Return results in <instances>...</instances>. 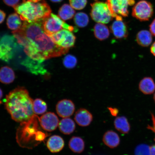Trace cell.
I'll return each instance as SVG.
<instances>
[{"instance_id": "4dcf8cb0", "label": "cell", "mask_w": 155, "mask_h": 155, "mask_svg": "<svg viewBox=\"0 0 155 155\" xmlns=\"http://www.w3.org/2000/svg\"><path fill=\"white\" fill-rule=\"evenodd\" d=\"M70 4L73 9L80 10L86 6L87 0H69Z\"/></svg>"}, {"instance_id": "9c48e42d", "label": "cell", "mask_w": 155, "mask_h": 155, "mask_svg": "<svg viewBox=\"0 0 155 155\" xmlns=\"http://www.w3.org/2000/svg\"><path fill=\"white\" fill-rule=\"evenodd\" d=\"M55 43L59 47L69 49L74 46L76 37L71 31L63 29L50 36Z\"/></svg>"}, {"instance_id": "ba28073f", "label": "cell", "mask_w": 155, "mask_h": 155, "mask_svg": "<svg viewBox=\"0 0 155 155\" xmlns=\"http://www.w3.org/2000/svg\"><path fill=\"white\" fill-rule=\"evenodd\" d=\"M108 7L113 18L119 16L127 17L129 15V6L134 5V0H107Z\"/></svg>"}, {"instance_id": "4fadbf2b", "label": "cell", "mask_w": 155, "mask_h": 155, "mask_svg": "<svg viewBox=\"0 0 155 155\" xmlns=\"http://www.w3.org/2000/svg\"><path fill=\"white\" fill-rule=\"evenodd\" d=\"M56 111L60 117L67 118L73 115L75 110L74 103L71 100L64 99L58 102L56 105Z\"/></svg>"}, {"instance_id": "d6a6232c", "label": "cell", "mask_w": 155, "mask_h": 155, "mask_svg": "<svg viewBox=\"0 0 155 155\" xmlns=\"http://www.w3.org/2000/svg\"><path fill=\"white\" fill-rule=\"evenodd\" d=\"M150 28L151 34L155 36V19L151 23L150 26Z\"/></svg>"}, {"instance_id": "f1b7e54d", "label": "cell", "mask_w": 155, "mask_h": 155, "mask_svg": "<svg viewBox=\"0 0 155 155\" xmlns=\"http://www.w3.org/2000/svg\"><path fill=\"white\" fill-rule=\"evenodd\" d=\"M77 62L76 58L71 55H67L63 60L64 65L68 68L71 69L74 67Z\"/></svg>"}, {"instance_id": "7402d4cb", "label": "cell", "mask_w": 155, "mask_h": 155, "mask_svg": "<svg viewBox=\"0 0 155 155\" xmlns=\"http://www.w3.org/2000/svg\"><path fill=\"white\" fill-rule=\"evenodd\" d=\"M136 40L139 45L143 47H148L152 42V34L147 30L140 31L137 35Z\"/></svg>"}, {"instance_id": "74e56055", "label": "cell", "mask_w": 155, "mask_h": 155, "mask_svg": "<svg viewBox=\"0 0 155 155\" xmlns=\"http://www.w3.org/2000/svg\"><path fill=\"white\" fill-rule=\"evenodd\" d=\"M151 155H155V144L150 147Z\"/></svg>"}, {"instance_id": "603a6c76", "label": "cell", "mask_w": 155, "mask_h": 155, "mask_svg": "<svg viewBox=\"0 0 155 155\" xmlns=\"http://www.w3.org/2000/svg\"><path fill=\"white\" fill-rule=\"evenodd\" d=\"M69 148L73 152L81 153L84 150V141L80 137H73L69 140Z\"/></svg>"}, {"instance_id": "cb8c5ba5", "label": "cell", "mask_w": 155, "mask_h": 155, "mask_svg": "<svg viewBox=\"0 0 155 155\" xmlns=\"http://www.w3.org/2000/svg\"><path fill=\"white\" fill-rule=\"evenodd\" d=\"M115 129L123 134H127L130 129V126L127 118L125 116L116 117L114 122Z\"/></svg>"}, {"instance_id": "60d3db41", "label": "cell", "mask_w": 155, "mask_h": 155, "mask_svg": "<svg viewBox=\"0 0 155 155\" xmlns=\"http://www.w3.org/2000/svg\"><path fill=\"white\" fill-rule=\"evenodd\" d=\"M28 1L33 2H38L41 1V0H28Z\"/></svg>"}, {"instance_id": "ab89813d", "label": "cell", "mask_w": 155, "mask_h": 155, "mask_svg": "<svg viewBox=\"0 0 155 155\" xmlns=\"http://www.w3.org/2000/svg\"><path fill=\"white\" fill-rule=\"evenodd\" d=\"M3 97V92L1 89L0 88V104L1 103V100Z\"/></svg>"}, {"instance_id": "484cf974", "label": "cell", "mask_w": 155, "mask_h": 155, "mask_svg": "<svg viewBox=\"0 0 155 155\" xmlns=\"http://www.w3.org/2000/svg\"><path fill=\"white\" fill-rule=\"evenodd\" d=\"M75 13L74 10L70 5L65 4L58 11V16L63 21L68 20L74 16Z\"/></svg>"}, {"instance_id": "2e32d148", "label": "cell", "mask_w": 155, "mask_h": 155, "mask_svg": "<svg viewBox=\"0 0 155 155\" xmlns=\"http://www.w3.org/2000/svg\"><path fill=\"white\" fill-rule=\"evenodd\" d=\"M47 146L52 153L59 152L63 150L64 146V141L60 136L54 135L48 139Z\"/></svg>"}, {"instance_id": "f35d334b", "label": "cell", "mask_w": 155, "mask_h": 155, "mask_svg": "<svg viewBox=\"0 0 155 155\" xmlns=\"http://www.w3.org/2000/svg\"><path fill=\"white\" fill-rule=\"evenodd\" d=\"M52 2L58 3L61 2L63 0H50Z\"/></svg>"}, {"instance_id": "e575fe53", "label": "cell", "mask_w": 155, "mask_h": 155, "mask_svg": "<svg viewBox=\"0 0 155 155\" xmlns=\"http://www.w3.org/2000/svg\"><path fill=\"white\" fill-rule=\"evenodd\" d=\"M6 14L4 12L0 9V24L2 23L5 18Z\"/></svg>"}, {"instance_id": "e0dca14e", "label": "cell", "mask_w": 155, "mask_h": 155, "mask_svg": "<svg viewBox=\"0 0 155 155\" xmlns=\"http://www.w3.org/2000/svg\"><path fill=\"white\" fill-rule=\"evenodd\" d=\"M103 141L106 146L111 148H116L120 143L119 135L115 132L112 130L108 131L104 134Z\"/></svg>"}, {"instance_id": "b9f144b4", "label": "cell", "mask_w": 155, "mask_h": 155, "mask_svg": "<svg viewBox=\"0 0 155 155\" xmlns=\"http://www.w3.org/2000/svg\"><path fill=\"white\" fill-rule=\"evenodd\" d=\"M153 98H154V102H155V94H154Z\"/></svg>"}, {"instance_id": "8992f818", "label": "cell", "mask_w": 155, "mask_h": 155, "mask_svg": "<svg viewBox=\"0 0 155 155\" xmlns=\"http://www.w3.org/2000/svg\"><path fill=\"white\" fill-rule=\"evenodd\" d=\"M42 25L45 32L49 36L63 29L71 32H77L78 31L77 28L67 24L59 16L53 13L44 19Z\"/></svg>"}, {"instance_id": "f546056e", "label": "cell", "mask_w": 155, "mask_h": 155, "mask_svg": "<svg viewBox=\"0 0 155 155\" xmlns=\"http://www.w3.org/2000/svg\"><path fill=\"white\" fill-rule=\"evenodd\" d=\"M135 155H151L150 147L145 144L137 146L135 151Z\"/></svg>"}, {"instance_id": "8fae6325", "label": "cell", "mask_w": 155, "mask_h": 155, "mask_svg": "<svg viewBox=\"0 0 155 155\" xmlns=\"http://www.w3.org/2000/svg\"><path fill=\"white\" fill-rule=\"evenodd\" d=\"M44 61L32 59L28 56L21 62V64L26 67L29 72L33 74L45 75L47 74L48 71L45 67Z\"/></svg>"}, {"instance_id": "52a82bcc", "label": "cell", "mask_w": 155, "mask_h": 155, "mask_svg": "<svg viewBox=\"0 0 155 155\" xmlns=\"http://www.w3.org/2000/svg\"><path fill=\"white\" fill-rule=\"evenodd\" d=\"M91 6L92 8L91 16L95 22L107 24L113 19V17L106 2H96L91 4Z\"/></svg>"}, {"instance_id": "5bb4252c", "label": "cell", "mask_w": 155, "mask_h": 155, "mask_svg": "<svg viewBox=\"0 0 155 155\" xmlns=\"http://www.w3.org/2000/svg\"><path fill=\"white\" fill-rule=\"evenodd\" d=\"M110 30L115 37L119 39L125 38L128 35L127 26L123 19H116L110 27Z\"/></svg>"}, {"instance_id": "836d02e7", "label": "cell", "mask_w": 155, "mask_h": 155, "mask_svg": "<svg viewBox=\"0 0 155 155\" xmlns=\"http://www.w3.org/2000/svg\"><path fill=\"white\" fill-rule=\"evenodd\" d=\"M108 109L111 112V115L114 116H117L118 113H119V111L117 108L109 107Z\"/></svg>"}, {"instance_id": "4316f807", "label": "cell", "mask_w": 155, "mask_h": 155, "mask_svg": "<svg viewBox=\"0 0 155 155\" xmlns=\"http://www.w3.org/2000/svg\"><path fill=\"white\" fill-rule=\"evenodd\" d=\"M74 21L77 26L81 28H84L88 24L89 17L86 13L82 12H78L75 14Z\"/></svg>"}, {"instance_id": "44dd1931", "label": "cell", "mask_w": 155, "mask_h": 155, "mask_svg": "<svg viewBox=\"0 0 155 155\" xmlns=\"http://www.w3.org/2000/svg\"><path fill=\"white\" fill-rule=\"evenodd\" d=\"M94 31L95 37L100 41L105 40L110 36L109 29L106 25L101 23L96 24L94 27Z\"/></svg>"}, {"instance_id": "5b68a950", "label": "cell", "mask_w": 155, "mask_h": 155, "mask_svg": "<svg viewBox=\"0 0 155 155\" xmlns=\"http://www.w3.org/2000/svg\"><path fill=\"white\" fill-rule=\"evenodd\" d=\"M20 46L13 35H5L0 38V60L8 63L14 58Z\"/></svg>"}, {"instance_id": "277c9868", "label": "cell", "mask_w": 155, "mask_h": 155, "mask_svg": "<svg viewBox=\"0 0 155 155\" xmlns=\"http://www.w3.org/2000/svg\"><path fill=\"white\" fill-rule=\"evenodd\" d=\"M14 9L22 21L30 23L43 21L51 13L50 6L45 0L38 2L24 0Z\"/></svg>"}, {"instance_id": "30bf717a", "label": "cell", "mask_w": 155, "mask_h": 155, "mask_svg": "<svg viewBox=\"0 0 155 155\" xmlns=\"http://www.w3.org/2000/svg\"><path fill=\"white\" fill-rule=\"evenodd\" d=\"M153 14L151 3L145 0L139 1L133 7L132 15L141 21H148Z\"/></svg>"}, {"instance_id": "ac0fdd59", "label": "cell", "mask_w": 155, "mask_h": 155, "mask_svg": "<svg viewBox=\"0 0 155 155\" xmlns=\"http://www.w3.org/2000/svg\"><path fill=\"white\" fill-rule=\"evenodd\" d=\"M139 90L145 94H150L155 91V83L151 77H145L139 83Z\"/></svg>"}, {"instance_id": "d590c367", "label": "cell", "mask_w": 155, "mask_h": 155, "mask_svg": "<svg viewBox=\"0 0 155 155\" xmlns=\"http://www.w3.org/2000/svg\"><path fill=\"white\" fill-rule=\"evenodd\" d=\"M152 116L153 124V127H149V128L152 130L155 133V117L154 115H153L152 114Z\"/></svg>"}, {"instance_id": "7c38bea8", "label": "cell", "mask_w": 155, "mask_h": 155, "mask_svg": "<svg viewBox=\"0 0 155 155\" xmlns=\"http://www.w3.org/2000/svg\"><path fill=\"white\" fill-rule=\"evenodd\" d=\"M59 123L58 116L53 112H47L40 118V125L44 130L49 132L55 130Z\"/></svg>"}, {"instance_id": "7a4b0ae2", "label": "cell", "mask_w": 155, "mask_h": 155, "mask_svg": "<svg viewBox=\"0 0 155 155\" xmlns=\"http://www.w3.org/2000/svg\"><path fill=\"white\" fill-rule=\"evenodd\" d=\"M33 104V101L24 87H17L6 97V109L12 119L19 123L28 121L34 115Z\"/></svg>"}, {"instance_id": "6da1fadb", "label": "cell", "mask_w": 155, "mask_h": 155, "mask_svg": "<svg viewBox=\"0 0 155 155\" xmlns=\"http://www.w3.org/2000/svg\"><path fill=\"white\" fill-rule=\"evenodd\" d=\"M43 21L31 23L24 21L20 29L12 32L25 54L32 59L45 61L66 54L69 49L57 46L45 32Z\"/></svg>"}, {"instance_id": "3957f363", "label": "cell", "mask_w": 155, "mask_h": 155, "mask_svg": "<svg viewBox=\"0 0 155 155\" xmlns=\"http://www.w3.org/2000/svg\"><path fill=\"white\" fill-rule=\"evenodd\" d=\"M40 118L34 115L28 121L21 123L17 130L16 139L21 147L31 149L45 140L47 133L39 126Z\"/></svg>"}, {"instance_id": "ffe728a7", "label": "cell", "mask_w": 155, "mask_h": 155, "mask_svg": "<svg viewBox=\"0 0 155 155\" xmlns=\"http://www.w3.org/2000/svg\"><path fill=\"white\" fill-rule=\"evenodd\" d=\"M59 127L61 133L64 134L69 135L75 130V124L74 122L70 118H64L60 121Z\"/></svg>"}, {"instance_id": "83f0119b", "label": "cell", "mask_w": 155, "mask_h": 155, "mask_svg": "<svg viewBox=\"0 0 155 155\" xmlns=\"http://www.w3.org/2000/svg\"><path fill=\"white\" fill-rule=\"evenodd\" d=\"M33 108L35 114L37 115H41L47 111V105L43 100L37 98L33 101Z\"/></svg>"}, {"instance_id": "d6986e66", "label": "cell", "mask_w": 155, "mask_h": 155, "mask_svg": "<svg viewBox=\"0 0 155 155\" xmlns=\"http://www.w3.org/2000/svg\"><path fill=\"white\" fill-rule=\"evenodd\" d=\"M15 74L14 71L8 66L0 69V82L5 84H9L15 80Z\"/></svg>"}, {"instance_id": "1f68e13d", "label": "cell", "mask_w": 155, "mask_h": 155, "mask_svg": "<svg viewBox=\"0 0 155 155\" xmlns=\"http://www.w3.org/2000/svg\"><path fill=\"white\" fill-rule=\"evenodd\" d=\"M3 1L7 5L14 8L19 5L20 0H3Z\"/></svg>"}, {"instance_id": "d4e9b609", "label": "cell", "mask_w": 155, "mask_h": 155, "mask_svg": "<svg viewBox=\"0 0 155 155\" xmlns=\"http://www.w3.org/2000/svg\"><path fill=\"white\" fill-rule=\"evenodd\" d=\"M22 24V19L17 13H12L9 15L7 18V25L8 28L13 30V31L19 30Z\"/></svg>"}, {"instance_id": "8d00e7d4", "label": "cell", "mask_w": 155, "mask_h": 155, "mask_svg": "<svg viewBox=\"0 0 155 155\" xmlns=\"http://www.w3.org/2000/svg\"><path fill=\"white\" fill-rule=\"evenodd\" d=\"M150 51L155 57V42L152 44L150 48Z\"/></svg>"}, {"instance_id": "9a60e30c", "label": "cell", "mask_w": 155, "mask_h": 155, "mask_svg": "<svg viewBox=\"0 0 155 155\" xmlns=\"http://www.w3.org/2000/svg\"><path fill=\"white\" fill-rule=\"evenodd\" d=\"M93 119L91 113L85 108H80L77 110L75 114V120L78 124L81 127H87L90 125Z\"/></svg>"}]
</instances>
